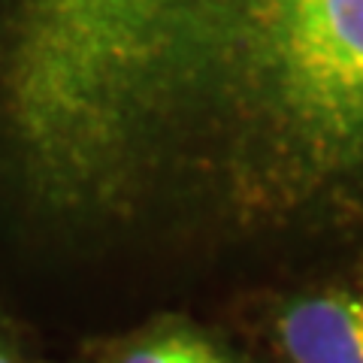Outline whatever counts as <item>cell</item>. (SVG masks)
Here are the masks:
<instances>
[{"label":"cell","instance_id":"7a4b0ae2","mask_svg":"<svg viewBox=\"0 0 363 363\" xmlns=\"http://www.w3.org/2000/svg\"><path fill=\"white\" fill-rule=\"evenodd\" d=\"M288 363H363V288H327L291 300L276 321Z\"/></svg>","mask_w":363,"mask_h":363},{"label":"cell","instance_id":"277c9868","mask_svg":"<svg viewBox=\"0 0 363 363\" xmlns=\"http://www.w3.org/2000/svg\"><path fill=\"white\" fill-rule=\"evenodd\" d=\"M0 363H28L25 357H21L18 345H16L4 330H0Z\"/></svg>","mask_w":363,"mask_h":363},{"label":"cell","instance_id":"5b68a950","mask_svg":"<svg viewBox=\"0 0 363 363\" xmlns=\"http://www.w3.org/2000/svg\"><path fill=\"white\" fill-rule=\"evenodd\" d=\"M194 363H233V360L227 357L224 351H221L218 345H215V342H209V339H206V345H203V351L197 354V360H194Z\"/></svg>","mask_w":363,"mask_h":363},{"label":"cell","instance_id":"3957f363","mask_svg":"<svg viewBox=\"0 0 363 363\" xmlns=\"http://www.w3.org/2000/svg\"><path fill=\"white\" fill-rule=\"evenodd\" d=\"M206 345V336L194 330H164L130 345L118 363H194Z\"/></svg>","mask_w":363,"mask_h":363},{"label":"cell","instance_id":"6da1fadb","mask_svg":"<svg viewBox=\"0 0 363 363\" xmlns=\"http://www.w3.org/2000/svg\"><path fill=\"white\" fill-rule=\"evenodd\" d=\"M0 185L94 240L342 215L363 200V0H0Z\"/></svg>","mask_w":363,"mask_h":363}]
</instances>
